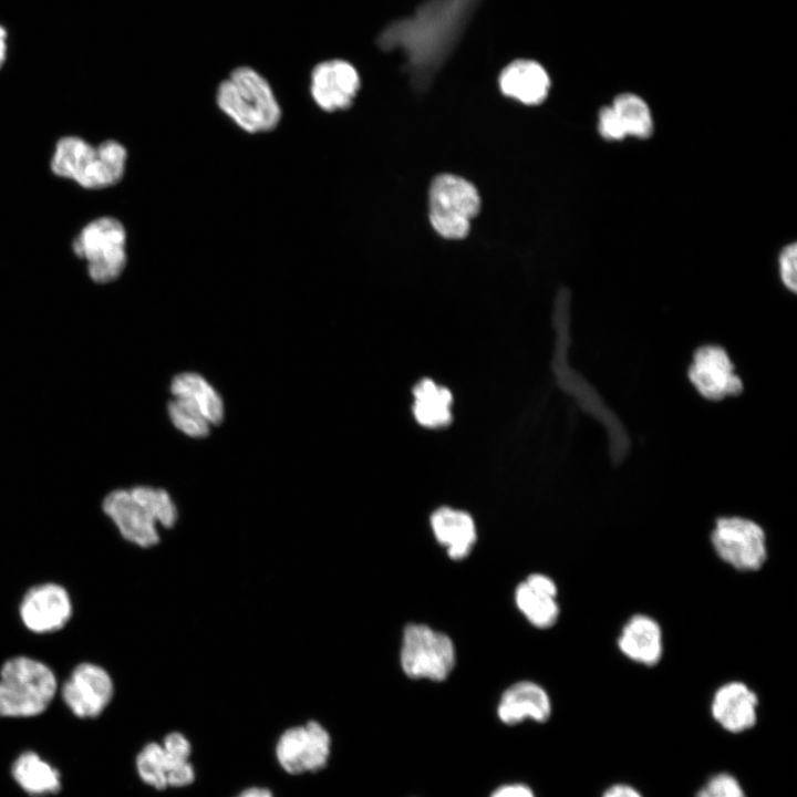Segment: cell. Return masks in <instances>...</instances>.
Instances as JSON below:
<instances>
[{"label": "cell", "instance_id": "6da1fadb", "mask_svg": "<svg viewBox=\"0 0 797 797\" xmlns=\"http://www.w3.org/2000/svg\"><path fill=\"white\" fill-rule=\"evenodd\" d=\"M480 0H426L415 12L390 23L377 44L400 50L412 83L425 90L457 45Z\"/></svg>", "mask_w": 797, "mask_h": 797}, {"label": "cell", "instance_id": "7a4b0ae2", "mask_svg": "<svg viewBox=\"0 0 797 797\" xmlns=\"http://www.w3.org/2000/svg\"><path fill=\"white\" fill-rule=\"evenodd\" d=\"M569 304L567 289L559 292L556 301L555 321L558 331L555 373L561 387L575 397L580 408L599 422L607 433L609 454L612 463L621 464L630 451V437L618 415L605 404L599 392L580 373L573 371L567 361L569 343Z\"/></svg>", "mask_w": 797, "mask_h": 797}, {"label": "cell", "instance_id": "3957f363", "mask_svg": "<svg viewBox=\"0 0 797 797\" xmlns=\"http://www.w3.org/2000/svg\"><path fill=\"white\" fill-rule=\"evenodd\" d=\"M102 508L120 534L139 547L158 542L157 524L169 528L177 519V509L168 493L149 486L114 489L104 497Z\"/></svg>", "mask_w": 797, "mask_h": 797}, {"label": "cell", "instance_id": "277c9868", "mask_svg": "<svg viewBox=\"0 0 797 797\" xmlns=\"http://www.w3.org/2000/svg\"><path fill=\"white\" fill-rule=\"evenodd\" d=\"M216 103L238 127L250 134L275 130L282 115L269 81L249 65L235 68L219 83Z\"/></svg>", "mask_w": 797, "mask_h": 797}, {"label": "cell", "instance_id": "5b68a950", "mask_svg": "<svg viewBox=\"0 0 797 797\" xmlns=\"http://www.w3.org/2000/svg\"><path fill=\"white\" fill-rule=\"evenodd\" d=\"M127 152L116 141L93 147L75 136L61 138L52 158V172L75 180L85 188H103L117 184L124 176Z\"/></svg>", "mask_w": 797, "mask_h": 797}, {"label": "cell", "instance_id": "8992f818", "mask_svg": "<svg viewBox=\"0 0 797 797\" xmlns=\"http://www.w3.org/2000/svg\"><path fill=\"white\" fill-rule=\"evenodd\" d=\"M58 690L54 672L45 663L19 655L0 670V717H32L42 714Z\"/></svg>", "mask_w": 797, "mask_h": 797}, {"label": "cell", "instance_id": "52a82bcc", "mask_svg": "<svg viewBox=\"0 0 797 797\" xmlns=\"http://www.w3.org/2000/svg\"><path fill=\"white\" fill-rule=\"evenodd\" d=\"M710 544L723 563L742 573L762 570L769 556L766 530L743 516L717 517L710 532Z\"/></svg>", "mask_w": 797, "mask_h": 797}, {"label": "cell", "instance_id": "ba28073f", "mask_svg": "<svg viewBox=\"0 0 797 797\" xmlns=\"http://www.w3.org/2000/svg\"><path fill=\"white\" fill-rule=\"evenodd\" d=\"M400 664L412 680L445 681L456 664L455 644L427 624L408 623L402 634Z\"/></svg>", "mask_w": 797, "mask_h": 797}, {"label": "cell", "instance_id": "9c48e42d", "mask_svg": "<svg viewBox=\"0 0 797 797\" xmlns=\"http://www.w3.org/2000/svg\"><path fill=\"white\" fill-rule=\"evenodd\" d=\"M126 231L122 222L103 217L86 225L73 241V250L86 260L90 278L96 283L116 280L126 266Z\"/></svg>", "mask_w": 797, "mask_h": 797}, {"label": "cell", "instance_id": "30bf717a", "mask_svg": "<svg viewBox=\"0 0 797 797\" xmlns=\"http://www.w3.org/2000/svg\"><path fill=\"white\" fill-rule=\"evenodd\" d=\"M428 195L433 228L448 239L466 237L480 206L475 186L462 177L443 174L433 179Z\"/></svg>", "mask_w": 797, "mask_h": 797}, {"label": "cell", "instance_id": "8fae6325", "mask_svg": "<svg viewBox=\"0 0 797 797\" xmlns=\"http://www.w3.org/2000/svg\"><path fill=\"white\" fill-rule=\"evenodd\" d=\"M190 753L187 737L172 732L162 744L152 742L141 749L136 757L137 773L145 784L158 790L188 786L195 780Z\"/></svg>", "mask_w": 797, "mask_h": 797}, {"label": "cell", "instance_id": "7c38bea8", "mask_svg": "<svg viewBox=\"0 0 797 797\" xmlns=\"http://www.w3.org/2000/svg\"><path fill=\"white\" fill-rule=\"evenodd\" d=\"M331 738L318 722L284 731L276 745V757L280 766L291 775L318 772L328 764Z\"/></svg>", "mask_w": 797, "mask_h": 797}, {"label": "cell", "instance_id": "4fadbf2b", "mask_svg": "<svg viewBox=\"0 0 797 797\" xmlns=\"http://www.w3.org/2000/svg\"><path fill=\"white\" fill-rule=\"evenodd\" d=\"M687 376L697 393L708 401H722L743 392L742 379L736 374L728 353L716 344H705L695 350Z\"/></svg>", "mask_w": 797, "mask_h": 797}, {"label": "cell", "instance_id": "5bb4252c", "mask_svg": "<svg viewBox=\"0 0 797 797\" xmlns=\"http://www.w3.org/2000/svg\"><path fill=\"white\" fill-rule=\"evenodd\" d=\"M111 675L102 666L84 662L77 664L61 689L69 710L80 718L97 717L113 697Z\"/></svg>", "mask_w": 797, "mask_h": 797}, {"label": "cell", "instance_id": "9a60e30c", "mask_svg": "<svg viewBox=\"0 0 797 797\" xmlns=\"http://www.w3.org/2000/svg\"><path fill=\"white\" fill-rule=\"evenodd\" d=\"M759 696L744 681L732 680L716 687L710 702L713 721L726 733L737 735L758 722Z\"/></svg>", "mask_w": 797, "mask_h": 797}, {"label": "cell", "instance_id": "2e32d148", "mask_svg": "<svg viewBox=\"0 0 797 797\" xmlns=\"http://www.w3.org/2000/svg\"><path fill=\"white\" fill-rule=\"evenodd\" d=\"M19 614L28 630L39 634L51 633L62 629L71 619L72 601L61 584L41 583L25 592Z\"/></svg>", "mask_w": 797, "mask_h": 797}, {"label": "cell", "instance_id": "e0dca14e", "mask_svg": "<svg viewBox=\"0 0 797 797\" xmlns=\"http://www.w3.org/2000/svg\"><path fill=\"white\" fill-rule=\"evenodd\" d=\"M360 90V76L348 61L330 59L315 64L310 73V94L325 112L350 107Z\"/></svg>", "mask_w": 797, "mask_h": 797}, {"label": "cell", "instance_id": "ac0fdd59", "mask_svg": "<svg viewBox=\"0 0 797 797\" xmlns=\"http://www.w3.org/2000/svg\"><path fill=\"white\" fill-rule=\"evenodd\" d=\"M617 648L630 662L654 667L664 655L662 625L650 614L634 613L622 624L617 636Z\"/></svg>", "mask_w": 797, "mask_h": 797}, {"label": "cell", "instance_id": "d6986e66", "mask_svg": "<svg viewBox=\"0 0 797 797\" xmlns=\"http://www.w3.org/2000/svg\"><path fill=\"white\" fill-rule=\"evenodd\" d=\"M515 604L537 629H550L559 620L560 605L556 581L540 572L529 575L515 589Z\"/></svg>", "mask_w": 797, "mask_h": 797}, {"label": "cell", "instance_id": "ffe728a7", "mask_svg": "<svg viewBox=\"0 0 797 797\" xmlns=\"http://www.w3.org/2000/svg\"><path fill=\"white\" fill-rule=\"evenodd\" d=\"M552 712L548 692L534 681H518L508 686L497 705V716L506 725H516L526 720L547 722Z\"/></svg>", "mask_w": 797, "mask_h": 797}, {"label": "cell", "instance_id": "44dd1931", "mask_svg": "<svg viewBox=\"0 0 797 797\" xmlns=\"http://www.w3.org/2000/svg\"><path fill=\"white\" fill-rule=\"evenodd\" d=\"M429 525L436 541L452 560H463L470 555L477 541V528L468 513L439 507L432 513Z\"/></svg>", "mask_w": 797, "mask_h": 797}, {"label": "cell", "instance_id": "7402d4cb", "mask_svg": "<svg viewBox=\"0 0 797 797\" xmlns=\"http://www.w3.org/2000/svg\"><path fill=\"white\" fill-rule=\"evenodd\" d=\"M501 92L527 105H538L548 96L550 77L545 68L531 60H516L499 75Z\"/></svg>", "mask_w": 797, "mask_h": 797}, {"label": "cell", "instance_id": "603a6c76", "mask_svg": "<svg viewBox=\"0 0 797 797\" xmlns=\"http://www.w3.org/2000/svg\"><path fill=\"white\" fill-rule=\"evenodd\" d=\"M173 397L205 417L210 425H218L224 418V402L215 387L200 374L183 372L170 382Z\"/></svg>", "mask_w": 797, "mask_h": 797}, {"label": "cell", "instance_id": "cb8c5ba5", "mask_svg": "<svg viewBox=\"0 0 797 797\" xmlns=\"http://www.w3.org/2000/svg\"><path fill=\"white\" fill-rule=\"evenodd\" d=\"M12 776L29 795L41 797L61 789V776L34 752L22 753L12 765Z\"/></svg>", "mask_w": 797, "mask_h": 797}, {"label": "cell", "instance_id": "d4e9b609", "mask_svg": "<svg viewBox=\"0 0 797 797\" xmlns=\"http://www.w3.org/2000/svg\"><path fill=\"white\" fill-rule=\"evenodd\" d=\"M413 396V414L418 424L431 428L449 424L453 398L448 389L424 379L414 386Z\"/></svg>", "mask_w": 797, "mask_h": 797}, {"label": "cell", "instance_id": "484cf974", "mask_svg": "<svg viewBox=\"0 0 797 797\" xmlns=\"http://www.w3.org/2000/svg\"><path fill=\"white\" fill-rule=\"evenodd\" d=\"M618 114L627 136L648 139L654 133V118L648 102L636 93L622 92L610 103Z\"/></svg>", "mask_w": 797, "mask_h": 797}, {"label": "cell", "instance_id": "4316f807", "mask_svg": "<svg viewBox=\"0 0 797 797\" xmlns=\"http://www.w3.org/2000/svg\"><path fill=\"white\" fill-rule=\"evenodd\" d=\"M173 425L183 434L193 438H203L210 433V423L200 414L173 397L167 406Z\"/></svg>", "mask_w": 797, "mask_h": 797}, {"label": "cell", "instance_id": "83f0119b", "mask_svg": "<svg viewBox=\"0 0 797 797\" xmlns=\"http://www.w3.org/2000/svg\"><path fill=\"white\" fill-rule=\"evenodd\" d=\"M695 797H747L741 782L731 773L720 772L710 776L697 789Z\"/></svg>", "mask_w": 797, "mask_h": 797}, {"label": "cell", "instance_id": "f1b7e54d", "mask_svg": "<svg viewBox=\"0 0 797 797\" xmlns=\"http://www.w3.org/2000/svg\"><path fill=\"white\" fill-rule=\"evenodd\" d=\"M597 131L600 137L607 142H621L628 137L611 104L602 105L599 108L597 114Z\"/></svg>", "mask_w": 797, "mask_h": 797}, {"label": "cell", "instance_id": "f546056e", "mask_svg": "<svg viewBox=\"0 0 797 797\" xmlns=\"http://www.w3.org/2000/svg\"><path fill=\"white\" fill-rule=\"evenodd\" d=\"M778 275L782 284L791 293L797 290V246L796 242L785 245L777 257Z\"/></svg>", "mask_w": 797, "mask_h": 797}, {"label": "cell", "instance_id": "4dcf8cb0", "mask_svg": "<svg viewBox=\"0 0 797 797\" xmlns=\"http://www.w3.org/2000/svg\"><path fill=\"white\" fill-rule=\"evenodd\" d=\"M601 797H644L633 785L628 783H614L608 786Z\"/></svg>", "mask_w": 797, "mask_h": 797}, {"label": "cell", "instance_id": "1f68e13d", "mask_svg": "<svg viewBox=\"0 0 797 797\" xmlns=\"http://www.w3.org/2000/svg\"><path fill=\"white\" fill-rule=\"evenodd\" d=\"M490 797H536L534 791L522 784H509L497 788Z\"/></svg>", "mask_w": 797, "mask_h": 797}, {"label": "cell", "instance_id": "d6a6232c", "mask_svg": "<svg viewBox=\"0 0 797 797\" xmlns=\"http://www.w3.org/2000/svg\"><path fill=\"white\" fill-rule=\"evenodd\" d=\"M236 797H275L270 789L266 787H249L239 793Z\"/></svg>", "mask_w": 797, "mask_h": 797}, {"label": "cell", "instance_id": "836d02e7", "mask_svg": "<svg viewBox=\"0 0 797 797\" xmlns=\"http://www.w3.org/2000/svg\"><path fill=\"white\" fill-rule=\"evenodd\" d=\"M7 54V33L4 29L0 25V68L4 62Z\"/></svg>", "mask_w": 797, "mask_h": 797}]
</instances>
